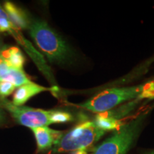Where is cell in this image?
I'll list each match as a JSON object with an SVG mask.
<instances>
[{
  "mask_svg": "<svg viewBox=\"0 0 154 154\" xmlns=\"http://www.w3.org/2000/svg\"><path fill=\"white\" fill-rule=\"evenodd\" d=\"M29 30L34 43L50 62L69 66L76 61L72 48L45 21L32 20Z\"/></svg>",
  "mask_w": 154,
  "mask_h": 154,
  "instance_id": "cell-1",
  "label": "cell"
},
{
  "mask_svg": "<svg viewBox=\"0 0 154 154\" xmlns=\"http://www.w3.org/2000/svg\"><path fill=\"white\" fill-rule=\"evenodd\" d=\"M153 88L154 82L128 87L109 88L78 106L91 112H107L124 102L138 99L144 91Z\"/></svg>",
  "mask_w": 154,
  "mask_h": 154,
  "instance_id": "cell-2",
  "label": "cell"
},
{
  "mask_svg": "<svg viewBox=\"0 0 154 154\" xmlns=\"http://www.w3.org/2000/svg\"><path fill=\"white\" fill-rule=\"evenodd\" d=\"M149 112L150 111H146L140 113L121 125L111 136L99 144L92 154H127L139 135Z\"/></svg>",
  "mask_w": 154,
  "mask_h": 154,
  "instance_id": "cell-3",
  "label": "cell"
},
{
  "mask_svg": "<svg viewBox=\"0 0 154 154\" xmlns=\"http://www.w3.org/2000/svg\"><path fill=\"white\" fill-rule=\"evenodd\" d=\"M94 121H84L76 125L72 129L62 135L54 146L53 153L73 152L82 149H88L105 134Z\"/></svg>",
  "mask_w": 154,
  "mask_h": 154,
  "instance_id": "cell-4",
  "label": "cell"
},
{
  "mask_svg": "<svg viewBox=\"0 0 154 154\" xmlns=\"http://www.w3.org/2000/svg\"><path fill=\"white\" fill-rule=\"evenodd\" d=\"M7 110L11 113L16 122L31 129L38 127L47 126L51 124V117L53 110H43L27 106H17L12 102L9 103Z\"/></svg>",
  "mask_w": 154,
  "mask_h": 154,
  "instance_id": "cell-5",
  "label": "cell"
},
{
  "mask_svg": "<svg viewBox=\"0 0 154 154\" xmlns=\"http://www.w3.org/2000/svg\"><path fill=\"white\" fill-rule=\"evenodd\" d=\"M136 103H138L137 100L127 103L126 106H122L114 111L111 110L107 112L99 113L94 119V123L100 129L105 132L108 131H116L122 125L121 119L133 110Z\"/></svg>",
  "mask_w": 154,
  "mask_h": 154,
  "instance_id": "cell-6",
  "label": "cell"
},
{
  "mask_svg": "<svg viewBox=\"0 0 154 154\" xmlns=\"http://www.w3.org/2000/svg\"><path fill=\"white\" fill-rule=\"evenodd\" d=\"M35 137L38 151H47L57 143L64 132L49 128L48 126L32 128Z\"/></svg>",
  "mask_w": 154,
  "mask_h": 154,
  "instance_id": "cell-7",
  "label": "cell"
},
{
  "mask_svg": "<svg viewBox=\"0 0 154 154\" xmlns=\"http://www.w3.org/2000/svg\"><path fill=\"white\" fill-rule=\"evenodd\" d=\"M51 90V88L38 85L35 83H29L17 88L13 96L12 103L17 106H22L33 96L42 92Z\"/></svg>",
  "mask_w": 154,
  "mask_h": 154,
  "instance_id": "cell-8",
  "label": "cell"
},
{
  "mask_svg": "<svg viewBox=\"0 0 154 154\" xmlns=\"http://www.w3.org/2000/svg\"><path fill=\"white\" fill-rule=\"evenodd\" d=\"M4 9L7 12L9 20L17 29H29L32 21L29 19L26 13L11 2H5Z\"/></svg>",
  "mask_w": 154,
  "mask_h": 154,
  "instance_id": "cell-9",
  "label": "cell"
},
{
  "mask_svg": "<svg viewBox=\"0 0 154 154\" xmlns=\"http://www.w3.org/2000/svg\"><path fill=\"white\" fill-rule=\"evenodd\" d=\"M0 56L13 69H22L26 61L22 51L17 47H5L0 52Z\"/></svg>",
  "mask_w": 154,
  "mask_h": 154,
  "instance_id": "cell-10",
  "label": "cell"
},
{
  "mask_svg": "<svg viewBox=\"0 0 154 154\" xmlns=\"http://www.w3.org/2000/svg\"><path fill=\"white\" fill-rule=\"evenodd\" d=\"M1 81H6L13 84L16 87L31 83L29 78L22 69L10 68L9 72L2 77Z\"/></svg>",
  "mask_w": 154,
  "mask_h": 154,
  "instance_id": "cell-11",
  "label": "cell"
},
{
  "mask_svg": "<svg viewBox=\"0 0 154 154\" xmlns=\"http://www.w3.org/2000/svg\"><path fill=\"white\" fill-rule=\"evenodd\" d=\"M74 120V116L70 113L66 111L53 110L51 117V124H65Z\"/></svg>",
  "mask_w": 154,
  "mask_h": 154,
  "instance_id": "cell-12",
  "label": "cell"
},
{
  "mask_svg": "<svg viewBox=\"0 0 154 154\" xmlns=\"http://www.w3.org/2000/svg\"><path fill=\"white\" fill-rule=\"evenodd\" d=\"M17 30L9 20L5 9L0 5V32H13Z\"/></svg>",
  "mask_w": 154,
  "mask_h": 154,
  "instance_id": "cell-13",
  "label": "cell"
},
{
  "mask_svg": "<svg viewBox=\"0 0 154 154\" xmlns=\"http://www.w3.org/2000/svg\"><path fill=\"white\" fill-rule=\"evenodd\" d=\"M16 89L14 84L6 81H0V96L5 98L6 96L11 95Z\"/></svg>",
  "mask_w": 154,
  "mask_h": 154,
  "instance_id": "cell-14",
  "label": "cell"
},
{
  "mask_svg": "<svg viewBox=\"0 0 154 154\" xmlns=\"http://www.w3.org/2000/svg\"><path fill=\"white\" fill-rule=\"evenodd\" d=\"M11 67L7 64L6 61L0 56V81H1L2 77L9 72Z\"/></svg>",
  "mask_w": 154,
  "mask_h": 154,
  "instance_id": "cell-15",
  "label": "cell"
},
{
  "mask_svg": "<svg viewBox=\"0 0 154 154\" xmlns=\"http://www.w3.org/2000/svg\"><path fill=\"white\" fill-rule=\"evenodd\" d=\"M144 99H148L152 100L154 99V88H150L149 90H146L139 96L138 100H141Z\"/></svg>",
  "mask_w": 154,
  "mask_h": 154,
  "instance_id": "cell-16",
  "label": "cell"
},
{
  "mask_svg": "<svg viewBox=\"0 0 154 154\" xmlns=\"http://www.w3.org/2000/svg\"><path fill=\"white\" fill-rule=\"evenodd\" d=\"M11 102L9 101L8 100H7L5 98L2 97L0 96V109H7V106H8L9 103Z\"/></svg>",
  "mask_w": 154,
  "mask_h": 154,
  "instance_id": "cell-17",
  "label": "cell"
},
{
  "mask_svg": "<svg viewBox=\"0 0 154 154\" xmlns=\"http://www.w3.org/2000/svg\"><path fill=\"white\" fill-rule=\"evenodd\" d=\"M6 121V115L4 112L3 109H0V126L5 124Z\"/></svg>",
  "mask_w": 154,
  "mask_h": 154,
  "instance_id": "cell-18",
  "label": "cell"
},
{
  "mask_svg": "<svg viewBox=\"0 0 154 154\" xmlns=\"http://www.w3.org/2000/svg\"><path fill=\"white\" fill-rule=\"evenodd\" d=\"M70 154H88V149H82L78 150V151H73Z\"/></svg>",
  "mask_w": 154,
  "mask_h": 154,
  "instance_id": "cell-19",
  "label": "cell"
},
{
  "mask_svg": "<svg viewBox=\"0 0 154 154\" xmlns=\"http://www.w3.org/2000/svg\"><path fill=\"white\" fill-rule=\"evenodd\" d=\"M4 48H5V47H4V45L2 44V42L0 41V52H1L2 50Z\"/></svg>",
  "mask_w": 154,
  "mask_h": 154,
  "instance_id": "cell-20",
  "label": "cell"
},
{
  "mask_svg": "<svg viewBox=\"0 0 154 154\" xmlns=\"http://www.w3.org/2000/svg\"><path fill=\"white\" fill-rule=\"evenodd\" d=\"M147 154H154V151H152V152H151V153H149Z\"/></svg>",
  "mask_w": 154,
  "mask_h": 154,
  "instance_id": "cell-21",
  "label": "cell"
}]
</instances>
